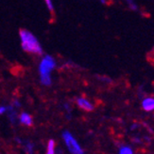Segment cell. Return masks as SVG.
Instances as JSON below:
<instances>
[{"label": "cell", "instance_id": "obj_6", "mask_svg": "<svg viewBox=\"0 0 154 154\" xmlns=\"http://www.w3.org/2000/svg\"><path fill=\"white\" fill-rule=\"evenodd\" d=\"M20 121L23 123V124H25L27 126L32 125V118H31V116H29L27 113H22L20 115Z\"/></svg>", "mask_w": 154, "mask_h": 154}, {"label": "cell", "instance_id": "obj_10", "mask_svg": "<svg viewBox=\"0 0 154 154\" xmlns=\"http://www.w3.org/2000/svg\"><path fill=\"white\" fill-rule=\"evenodd\" d=\"M45 1V4H47L48 8V10L53 13L54 12V7H53V3L51 0H44Z\"/></svg>", "mask_w": 154, "mask_h": 154}, {"label": "cell", "instance_id": "obj_2", "mask_svg": "<svg viewBox=\"0 0 154 154\" xmlns=\"http://www.w3.org/2000/svg\"><path fill=\"white\" fill-rule=\"evenodd\" d=\"M56 67V60L51 56L47 55L44 56L39 65V72H40V79L41 83L44 86H50L51 85V76L50 72Z\"/></svg>", "mask_w": 154, "mask_h": 154}, {"label": "cell", "instance_id": "obj_3", "mask_svg": "<svg viewBox=\"0 0 154 154\" xmlns=\"http://www.w3.org/2000/svg\"><path fill=\"white\" fill-rule=\"evenodd\" d=\"M63 137H64V140L67 146L68 149L70 150V152L72 154H83V150L81 149L80 144L73 137V135L70 133L64 132L63 134Z\"/></svg>", "mask_w": 154, "mask_h": 154}, {"label": "cell", "instance_id": "obj_9", "mask_svg": "<svg viewBox=\"0 0 154 154\" xmlns=\"http://www.w3.org/2000/svg\"><path fill=\"white\" fill-rule=\"evenodd\" d=\"M119 154H133V151L129 147H123L120 149Z\"/></svg>", "mask_w": 154, "mask_h": 154}, {"label": "cell", "instance_id": "obj_8", "mask_svg": "<svg viewBox=\"0 0 154 154\" xmlns=\"http://www.w3.org/2000/svg\"><path fill=\"white\" fill-rule=\"evenodd\" d=\"M45 154H55V142L50 140L48 146V151Z\"/></svg>", "mask_w": 154, "mask_h": 154}, {"label": "cell", "instance_id": "obj_12", "mask_svg": "<svg viewBox=\"0 0 154 154\" xmlns=\"http://www.w3.org/2000/svg\"><path fill=\"white\" fill-rule=\"evenodd\" d=\"M101 3H103V4H105L106 2H105V0H101Z\"/></svg>", "mask_w": 154, "mask_h": 154}, {"label": "cell", "instance_id": "obj_11", "mask_svg": "<svg viewBox=\"0 0 154 154\" xmlns=\"http://www.w3.org/2000/svg\"><path fill=\"white\" fill-rule=\"evenodd\" d=\"M7 110H8L7 107H5V106H0V114H4Z\"/></svg>", "mask_w": 154, "mask_h": 154}, {"label": "cell", "instance_id": "obj_5", "mask_svg": "<svg viewBox=\"0 0 154 154\" xmlns=\"http://www.w3.org/2000/svg\"><path fill=\"white\" fill-rule=\"evenodd\" d=\"M142 107L145 111L154 110V98H152V97L145 98L142 102Z\"/></svg>", "mask_w": 154, "mask_h": 154}, {"label": "cell", "instance_id": "obj_1", "mask_svg": "<svg viewBox=\"0 0 154 154\" xmlns=\"http://www.w3.org/2000/svg\"><path fill=\"white\" fill-rule=\"evenodd\" d=\"M20 40L22 49L28 52L35 54V55H42L43 48L41 43L37 40V38L27 29L20 30Z\"/></svg>", "mask_w": 154, "mask_h": 154}, {"label": "cell", "instance_id": "obj_7", "mask_svg": "<svg viewBox=\"0 0 154 154\" xmlns=\"http://www.w3.org/2000/svg\"><path fill=\"white\" fill-rule=\"evenodd\" d=\"M124 1L126 2V4L128 5V7L132 11H138V5L135 3L134 0H124Z\"/></svg>", "mask_w": 154, "mask_h": 154}, {"label": "cell", "instance_id": "obj_4", "mask_svg": "<svg viewBox=\"0 0 154 154\" xmlns=\"http://www.w3.org/2000/svg\"><path fill=\"white\" fill-rule=\"evenodd\" d=\"M77 103H78V105L80 107L81 109L86 110V111H92L94 109V106L88 100L84 99V98H79L77 100Z\"/></svg>", "mask_w": 154, "mask_h": 154}]
</instances>
